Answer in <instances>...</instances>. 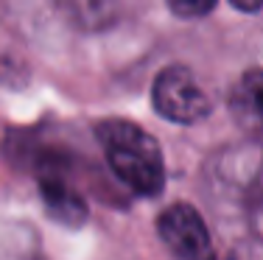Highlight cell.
<instances>
[{
    "label": "cell",
    "mask_w": 263,
    "mask_h": 260,
    "mask_svg": "<svg viewBox=\"0 0 263 260\" xmlns=\"http://www.w3.org/2000/svg\"><path fill=\"white\" fill-rule=\"evenodd\" d=\"M112 173L137 196H157L165 185L160 143L129 121H104L96 129Z\"/></svg>",
    "instance_id": "obj_1"
},
{
    "label": "cell",
    "mask_w": 263,
    "mask_h": 260,
    "mask_svg": "<svg viewBox=\"0 0 263 260\" xmlns=\"http://www.w3.org/2000/svg\"><path fill=\"white\" fill-rule=\"evenodd\" d=\"M152 104L165 121L174 123H199L213 109L208 90L182 65H171L160 70L152 87Z\"/></svg>",
    "instance_id": "obj_2"
},
{
    "label": "cell",
    "mask_w": 263,
    "mask_h": 260,
    "mask_svg": "<svg viewBox=\"0 0 263 260\" xmlns=\"http://www.w3.org/2000/svg\"><path fill=\"white\" fill-rule=\"evenodd\" d=\"M157 232L177 260H213L210 230L191 204L179 202L162 210L157 218Z\"/></svg>",
    "instance_id": "obj_3"
},
{
    "label": "cell",
    "mask_w": 263,
    "mask_h": 260,
    "mask_svg": "<svg viewBox=\"0 0 263 260\" xmlns=\"http://www.w3.org/2000/svg\"><path fill=\"white\" fill-rule=\"evenodd\" d=\"M230 115L243 132L263 137V70H247L230 92Z\"/></svg>",
    "instance_id": "obj_4"
},
{
    "label": "cell",
    "mask_w": 263,
    "mask_h": 260,
    "mask_svg": "<svg viewBox=\"0 0 263 260\" xmlns=\"http://www.w3.org/2000/svg\"><path fill=\"white\" fill-rule=\"evenodd\" d=\"M40 196L45 202L48 213L53 215L62 224H81L87 215L84 199L73 190V185L67 182L62 173L56 171H45L40 179Z\"/></svg>",
    "instance_id": "obj_5"
},
{
    "label": "cell",
    "mask_w": 263,
    "mask_h": 260,
    "mask_svg": "<svg viewBox=\"0 0 263 260\" xmlns=\"http://www.w3.org/2000/svg\"><path fill=\"white\" fill-rule=\"evenodd\" d=\"M59 14L81 31H101L115 23L121 0H53Z\"/></svg>",
    "instance_id": "obj_6"
},
{
    "label": "cell",
    "mask_w": 263,
    "mask_h": 260,
    "mask_svg": "<svg viewBox=\"0 0 263 260\" xmlns=\"http://www.w3.org/2000/svg\"><path fill=\"white\" fill-rule=\"evenodd\" d=\"M218 0H168V6H171V11L177 17H202L213 11V6H216Z\"/></svg>",
    "instance_id": "obj_7"
},
{
    "label": "cell",
    "mask_w": 263,
    "mask_h": 260,
    "mask_svg": "<svg viewBox=\"0 0 263 260\" xmlns=\"http://www.w3.org/2000/svg\"><path fill=\"white\" fill-rule=\"evenodd\" d=\"M230 3L241 11H260L263 9V0H230Z\"/></svg>",
    "instance_id": "obj_8"
}]
</instances>
